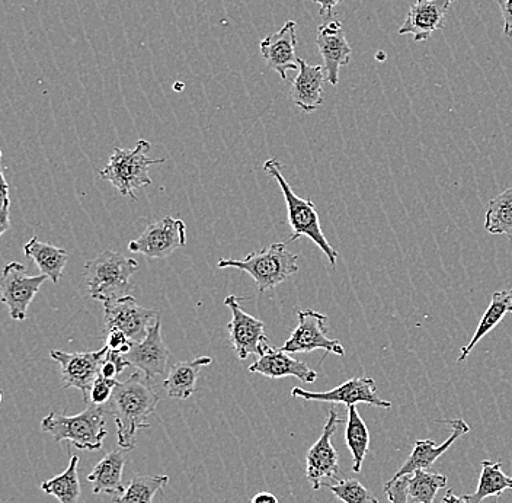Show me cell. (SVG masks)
I'll list each match as a JSON object with an SVG mask.
<instances>
[{"label": "cell", "mask_w": 512, "mask_h": 503, "mask_svg": "<svg viewBox=\"0 0 512 503\" xmlns=\"http://www.w3.org/2000/svg\"><path fill=\"white\" fill-rule=\"evenodd\" d=\"M159 400V393L142 371L117 384L105 408L117 425L118 447L127 451L136 447L137 432L150 428L147 419L155 413Z\"/></svg>", "instance_id": "6da1fadb"}, {"label": "cell", "mask_w": 512, "mask_h": 503, "mask_svg": "<svg viewBox=\"0 0 512 503\" xmlns=\"http://www.w3.org/2000/svg\"><path fill=\"white\" fill-rule=\"evenodd\" d=\"M108 410L105 406L88 405L75 416L50 413L41 422V429L57 442L67 441L78 450L98 451L107 438Z\"/></svg>", "instance_id": "7a4b0ae2"}, {"label": "cell", "mask_w": 512, "mask_h": 503, "mask_svg": "<svg viewBox=\"0 0 512 503\" xmlns=\"http://www.w3.org/2000/svg\"><path fill=\"white\" fill-rule=\"evenodd\" d=\"M281 169H283V165H281L280 160L277 158L268 159L264 163V171L278 182L281 191H283L284 200H286L288 224H290L294 232L287 243L296 242L302 236L309 237L318 246L320 251L325 253L329 264L335 267L336 261H338V252L329 245L328 239L323 235L315 204L310 200H303L299 195L294 194Z\"/></svg>", "instance_id": "3957f363"}, {"label": "cell", "mask_w": 512, "mask_h": 503, "mask_svg": "<svg viewBox=\"0 0 512 503\" xmlns=\"http://www.w3.org/2000/svg\"><path fill=\"white\" fill-rule=\"evenodd\" d=\"M288 243H274L258 252H251L245 259H220L217 267L236 268L254 278L259 293L283 284L299 272V256L288 251Z\"/></svg>", "instance_id": "277c9868"}, {"label": "cell", "mask_w": 512, "mask_h": 503, "mask_svg": "<svg viewBox=\"0 0 512 503\" xmlns=\"http://www.w3.org/2000/svg\"><path fill=\"white\" fill-rule=\"evenodd\" d=\"M137 269L136 259L127 258L120 252L104 251L85 264L86 290L98 301L127 296L131 288L130 278Z\"/></svg>", "instance_id": "5b68a950"}, {"label": "cell", "mask_w": 512, "mask_h": 503, "mask_svg": "<svg viewBox=\"0 0 512 503\" xmlns=\"http://www.w3.org/2000/svg\"><path fill=\"white\" fill-rule=\"evenodd\" d=\"M150 147L152 146L146 140H139L133 150H123L117 147L112 153L108 165L99 172V176L101 179L111 182L124 197L137 200L134 191L152 184V179L149 176L150 166L165 163V159L147 158Z\"/></svg>", "instance_id": "8992f818"}, {"label": "cell", "mask_w": 512, "mask_h": 503, "mask_svg": "<svg viewBox=\"0 0 512 503\" xmlns=\"http://www.w3.org/2000/svg\"><path fill=\"white\" fill-rule=\"evenodd\" d=\"M104 304V333L120 329L133 342H142L150 329L159 322V312L144 309L133 296L114 297L102 301Z\"/></svg>", "instance_id": "52a82bcc"}, {"label": "cell", "mask_w": 512, "mask_h": 503, "mask_svg": "<svg viewBox=\"0 0 512 503\" xmlns=\"http://www.w3.org/2000/svg\"><path fill=\"white\" fill-rule=\"evenodd\" d=\"M48 280L47 275H28L25 265L11 262L3 268L0 280V300L8 306L9 316L15 322H25L28 307Z\"/></svg>", "instance_id": "ba28073f"}, {"label": "cell", "mask_w": 512, "mask_h": 503, "mask_svg": "<svg viewBox=\"0 0 512 503\" xmlns=\"http://www.w3.org/2000/svg\"><path fill=\"white\" fill-rule=\"evenodd\" d=\"M299 325L291 332L286 344L281 346V351L287 354H299V352H312L323 349L326 354H335L344 357L345 349L338 339L328 338L326 335V322L328 317L316 310H300L297 313Z\"/></svg>", "instance_id": "9c48e42d"}, {"label": "cell", "mask_w": 512, "mask_h": 503, "mask_svg": "<svg viewBox=\"0 0 512 503\" xmlns=\"http://www.w3.org/2000/svg\"><path fill=\"white\" fill-rule=\"evenodd\" d=\"M342 419L338 418L335 409L329 410L328 419L323 426L322 435L310 448L306 456V476L312 483L313 490H319L325 486V480L329 482H339V463L338 453L332 445L338 425L342 424Z\"/></svg>", "instance_id": "30bf717a"}, {"label": "cell", "mask_w": 512, "mask_h": 503, "mask_svg": "<svg viewBox=\"0 0 512 503\" xmlns=\"http://www.w3.org/2000/svg\"><path fill=\"white\" fill-rule=\"evenodd\" d=\"M224 306L229 307L232 312V320L227 328H229L230 344L235 348L239 360H246L252 354L258 357L264 355L270 348L265 335L264 322L248 315L240 306L239 297H226Z\"/></svg>", "instance_id": "8fae6325"}, {"label": "cell", "mask_w": 512, "mask_h": 503, "mask_svg": "<svg viewBox=\"0 0 512 503\" xmlns=\"http://www.w3.org/2000/svg\"><path fill=\"white\" fill-rule=\"evenodd\" d=\"M185 243L187 226L184 221L166 216L156 223L149 224L142 236L128 243V249L131 252L142 253L146 258L163 259L185 246Z\"/></svg>", "instance_id": "7c38bea8"}, {"label": "cell", "mask_w": 512, "mask_h": 503, "mask_svg": "<svg viewBox=\"0 0 512 503\" xmlns=\"http://www.w3.org/2000/svg\"><path fill=\"white\" fill-rule=\"evenodd\" d=\"M108 346L92 352H63L53 349L50 357L59 362L62 367L63 389H78L83 394L85 403L88 402L89 390L96 378L101 376V365Z\"/></svg>", "instance_id": "4fadbf2b"}, {"label": "cell", "mask_w": 512, "mask_h": 503, "mask_svg": "<svg viewBox=\"0 0 512 503\" xmlns=\"http://www.w3.org/2000/svg\"><path fill=\"white\" fill-rule=\"evenodd\" d=\"M291 396L309 400V402L342 403L347 406L366 403V405L376 406V408H392V402L379 396L376 383L370 377L351 378L329 392H307L300 387H294L291 390Z\"/></svg>", "instance_id": "5bb4252c"}, {"label": "cell", "mask_w": 512, "mask_h": 503, "mask_svg": "<svg viewBox=\"0 0 512 503\" xmlns=\"http://www.w3.org/2000/svg\"><path fill=\"white\" fill-rule=\"evenodd\" d=\"M316 46L323 59L326 82L332 86L338 85L339 70L351 63L352 56V48L338 18L329 19L325 24L319 25Z\"/></svg>", "instance_id": "9a60e30c"}, {"label": "cell", "mask_w": 512, "mask_h": 503, "mask_svg": "<svg viewBox=\"0 0 512 503\" xmlns=\"http://www.w3.org/2000/svg\"><path fill=\"white\" fill-rule=\"evenodd\" d=\"M454 0H416L409 8L399 35H412L415 43L430 40L434 31H443L446 16Z\"/></svg>", "instance_id": "2e32d148"}, {"label": "cell", "mask_w": 512, "mask_h": 503, "mask_svg": "<svg viewBox=\"0 0 512 503\" xmlns=\"http://www.w3.org/2000/svg\"><path fill=\"white\" fill-rule=\"evenodd\" d=\"M259 48L268 69L274 70L281 79L286 80L288 70H299L296 21L290 19L280 31L265 37L259 44Z\"/></svg>", "instance_id": "e0dca14e"}, {"label": "cell", "mask_w": 512, "mask_h": 503, "mask_svg": "<svg viewBox=\"0 0 512 503\" xmlns=\"http://www.w3.org/2000/svg\"><path fill=\"white\" fill-rule=\"evenodd\" d=\"M440 424H447L451 426L453 432L450 437L441 445L435 444L432 440H419L415 442L414 450H412L411 456L405 461L399 472L395 474L390 480H399L405 476H411L416 470H427L430 469L432 464L438 460L443 454H446L450 450L451 445L454 444L459 438H462L464 434L470 432V426L463 421V419H443L438 421Z\"/></svg>", "instance_id": "ac0fdd59"}, {"label": "cell", "mask_w": 512, "mask_h": 503, "mask_svg": "<svg viewBox=\"0 0 512 503\" xmlns=\"http://www.w3.org/2000/svg\"><path fill=\"white\" fill-rule=\"evenodd\" d=\"M169 357H171V354H169L168 346L165 345L162 339V323H160V320L150 329L142 342H134L131 351L126 355L131 365L139 368L147 380L150 381L165 374Z\"/></svg>", "instance_id": "d6986e66"}, {"label": "cell", "mask_w": 512, "mask_h": 503, "mask_svg": "<svg viewBox=\"0 0 512 503\" xmlns=\"http://www.w3.org/2000/svg\"><path fill=\"white\" fill-rule=\"evenodd\" d=\"M251 373L277 380L283 377H296L304 383H315L318 373L304 362L291 357V354L281 349L268 348L264 355L258 358L254 364L249 365Z\"/></svg>", "instance_id": "ffe728a7"}, {"label": "cell", "mask_w": 512, "mask_h": 503, "mask_svg": "<svg viewBox=\"0 0 512 503\" xmlns=\"http://www.w3.org/2000/svg\"><path fill=\"white\" fill-rule=\"evenodd\" d=\"M326 72L323 66H312L303 59L299 62V75L291 85V98L303 112H315L323 104V83Z\"/></svg>", "instance_id": "44dd1931"}, {"label": "cell", "mask_w": 512, "mask_h": 503, "mask_svg": "<svg viewBox=\"0 0 512 503\" xmlns=\"http://www.w3.org/2000/svg\"><path fill=\"white\" fill-rule=\"evenodd\" d=\"M126 454L127 450L110 451L98 464L92 473L89 474L88 480L92 483V493L94 495H101V493H107V495L117 496L123 495V472L124 466H126Z\"/></svg>", "instance_id": "7402d4cb"}, {"label": "cell", "mask_w": 512, "mask_h": 503, "mask_svg": "<svg viewBox=\"0 0 512 503\" xmlns=\"http://www.w3.org/2000/svg\"><path fill=\"white\" fill-rule=\"evenodd\" d=\"M213 362L211 357H198L192 361H182L175 364L163 381V389L171 399L187 400L197 392L198 374L201 368Z\"/></svg>", "instance_id": "603a6c76"}, {"label": "cell", "mask_w": 512, "mask_h": 503, "mask_svg": "<svg viewBox=\"0 0 512 503\" xmlns=\"http://www.w3.org/2000/svg\"><path fill=\"white\" fill-rule=\"evenodd\" d=\"M24 253L27 258L37 264L41 274L47 275L48 280L53 284H59L62 280L63 269L66 267L69 253L66 249L56 248L50 243L41 242L37 236L32 237L30 242L24 246Z\"/></svg>", "instance_id": "cb8c5ba5"}, {"label": "cell", "mask_w": 512, "mask_h": 503, "mask_svg": "<svg viewBox=\"0 0 512 503\" xmlns=\"http://www.w3.org/2000/svg\"><path fill=\"white\" fill-rule=\"evenodd\" d=\"M508 313H512V288L510 290L496 291L492 296L491 304L486 309L485 315L480 319L478 329H476L475 335H473L472 341L466 346H463L462 352L457 362H463L469 357L470 352L473 351L480 339L485 338L489 332L494 331L496 326L501 323Z\"/></svg>", "instance_id": "d4e9b609"}, {"label": "cell", "mask_w": 512, "mask_h": 503, "mask_svg": "<svg viewBox=\"0 0 512 503\" xmlns=\"http://www.w3.org/2000/svg\"><path fill=\"white\" fill-rule=\"evenodd\" d=\"M512 489V477L502 472L501 461H482L479 485L473 495H463L466 503H482L489 496H501L505 490Z\"/></svg>", "instance_id": "484cf974"}, {"label": "cell", "mask_w": 512, "mask_h": 503, "mask_svg": "<svg viewBox=\"0 0 512 503\" xmlns=\"http://www.w3.org/2000/svg\"><path fill=\"white\" fill-rule=\"evenodd\" d=\"M345 441L352 456V472L361 473L364 460L370 450V432L355 406H348V421Z\"/></svg>", "instance_id": "4316f807"}, {"label": "cell", "mask_w": 512, "mask_h": 503, "mask_svg": "<svg viewBox=\"0 0 512 503\" xmlns=\"http://www.w3.org/2000/svg\"><path fill=\"white\" fill-rule=\"evenodd\" d=\"M41 490L54 496L60 503H78L82 495L79 480V457H70L69 466L59 476L41 483Z\"/></svg>", "instance_id": "83f0119b"}, {"label": "cell", "mask_w": 512, "mask_h": 503, "mask_svg": "<svg viewBox=\"0 0 512 503\" xmlns=\"http://www.w3.org/2000/svg\"><path fill=\"white\" fill-rule=\"evenodd\" d=\"M485 229L491 235H504L512 242V187L489 201Z\"/></svg>", "instance_id": "f1b7e54d"}, {"label": "cell", "mask_w": 512, "mask_h": 503, "mask_svg": "<svg viewBox=\"0 0 512 503\" xmlns=\"http://www.w3.org/2000/svg\"><path fill=\"white\" fill-rule=\"evenodd\" d=\"M168 476H149V474H136L128 483L123 495L112 498V503H153L156 493L168 485Z\"/></svg>", "instance_id": "f546056e"}, {"label": "cell", "mask_w": 512, "mask_h": 503, "mask_svg": "<svg viewBox=\"0 0 512 503\" xmlns=\"http://www.w3.org/2000/svg\"><path fill=\"white\" fill-rule=\"evenodd\" d=\"M447 482L444 474L416 470L414 476H409V498L416 503H434L438 490L446 488Z\"/></svg>", "instance_id": "4dcf8cb0"}, {"label": "cell", "mask_w": 512, "mask_h": 503, "mask_svg": "<svg viewBox=\"0 0 512 503\" xmlns=\"http://www.w3.org/2000/svg\"><path fill=\"white\" fill-rule=\"evenodd\" d=\"M326 488L344 503H379V499L355 479L339 480L336 483H326Z\"/></svg>", "instance_id": "1f68e13d"}, {"label": "cell", "mask_w": 512, "mask_h": 503, "mask_svg": "<svg viewBox=\"0 0 512 503\" xmlns=\"http://www.w3.org/2000/svg\"><path fill=\"white\" fill-rule=\"evenodd\" d=\"M120 383L118 380H110L99 376L89 390L88 402L86 405L105 406L110 402L115 387Z\"/></svg>", "instance_id": "d6a6232c"}, {"label": "cell", "mask_w": 512, "mask_h": 503, "mask_svg": "<svg viewBox=\"0 0 512 503\" xmlns=\"http://www.w3.org/2000/svg\"><path fill=\"white\" fill-rule=\"evenodd\" d=\"M131 362L127 360L126 355L118 354V352L108 351L101 365V376L117 380L118 376L130 367Z\"/></svg>", "instance_id": "836d02e7"}, {"label": "cell", "mask_w": 512, "mask_h": 503, "mask_svg": "<svg viewBox=\"0 0 512 503\" xmlns=\"http://www.w3.org/2000/svg\"><path fill=\"white\" fill-rule=\"evenodd\" d=\"M105 345L108 346L110 351L118 352L121 355H127L131 351V346L134 342L120 329H111L110 332L105 333Z\"/></svg>", "instance_id": "e575fe53"}, {"label": "cell", "mask_w": 512, "mask_h": 503, "mask_svg": "<svg viewBox=\"0 0 512 503\" xmlns=\"http://www.w3.org/2000/svg\"><path fill=\"white\" fill-rule=\"evenodd\" d=\"M408 482L409 476H405L399 480H389L384 485V493L389 496L390 503H408Z\"/></svg>", "instance_id": "d590c367"}, {"label": "cell", "mask_w": 512, "mask_h": 503, "mask_svg": "<svg viewBox=\"0 0 512 503\" xmlns=\"http://www.w3.org/2000/svg\"><path fill=\"white\" fill-rule=\"evenodd\" d=\"M0 176H2V194H0V198H2V205H0L2 227H0V235H3L11 226V220H9V216H11V197H9V185L8 181H6L5 173L2 171Z\"/></svg>", "instance_id": "8d00e7d4"}, {"label": "cell", "mask_w": 512, "mask_h": 503, "mask_svg": "<svg viewBox=\"0 0 512 503\" xmlns=\"http://www.w3.org/2000/svg\"><path fill=\"white\" fill-rule=\"evenodd\" d=\"M504 19V34L512 37V0H495Z\"/></svg>", "instance_id": "74e56055"}, {"label": "cell", "mask_w": 512, "mask_h": 503, "mask_svg": "<svg viewBox=\"0 0 512 503\" xmlns=\"http://www.w3.org/2000/svg\"><path fill=\"white\" fill-rule=\"evenodd\" d=\"M313 2L318 3L320 6V15H326V18L331 19L332 12H334L336 5L344 2V0H313Z\"/></svg>", "instance_id": "f35d334b"}, {"label": "cell", "mask_w": 512, "mask_h": 503, "mask_svg": "<svg viewBox=\"0 0 512 503\" xmlns=\"http://www.w3.org/2000/svg\"><path fill=\"white\" fill-rule=\"evenodd\" d=\"M251 503H280V501H278L274 493L259 492L252 498Z\"/></svg>", "instance_id": "ab89813d"}, {"label": "cell", "mask_w": 512, "mask_h": 503, "mask_svg": "<svg viewBox=\"0 0 512 503\" xmlns=\"http://www.w3.org/2000/svg\"><path fill=\"white\" fill-rule=\"evenodd\" d=\"M443 501L446 503H466V501L463 499V496L454 495L451 490H448L447 495L443 498Z\"/></svg>", "instance_id": "60d3db41"}, {"label": "cell", "mask_w": 512, "mask_h": 503, "mask_svg": "<svg viewBox=\"0 0 512 503\" xmlns=\"http://www.w3.org/2000/svg\"><path fill=\"white\" fill-rule=\"evenodd\" d=\"M441 503H446V502H444V501H441Z\"/></svg>", "instance_id": "b9f144b4"}]
</instances>
